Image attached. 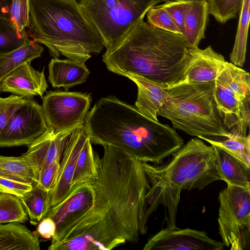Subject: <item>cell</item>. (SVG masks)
<instances>
[{
    "mask_svg": "<svg viewBox=\"0 0 250 250\" xmlns=\"http://www.w3.org/2000/svg\"><path fill=\"white\" fill-rule=\"evenodd\" d=\"M96 155L98 177L90 182L91 206L52 238L49 250H111L135 244L147 230L146 195L150 185L142 162L104 146Z\"/></svg>",
    "mask_w": 250,
    "mask_h": 250,
    "instance_id": "cell-1",
    "label": "cell"
},
{
    "mask_svg": "<svg viewBox=\"0 0 250 250\" xmlns=\"http://www.w3.org/2000/svg\"><path fill=\"white\" fill-rule=\"evenodd\" d=\"M84 125L91 144L112 146L142 162L156 165L162 164L184 142L169 125L148 118L135 106L112 96L95 103Z\"/></svg>",
    "mask_w": 250,
    "mask_h": 250,
    "instance_id": "cell-2",
    "label": "cell"
},
{
    "mask_svg": "<svg viewBox=\"0 0 250 250\" xmlns=\"http://www.w3.org/2000/svg\"><path fill=\"white\" fill-rule=\"evenodd\" d=\"M184 37L139 21L103 55L110 71L140 75L168 87L184 81L189 61Z\"/></svg>",
    "mask_w": 250,
    "mask_h": 250,
    "instance_id": "cell-3",
    "label": "cell"
},
{
    "mask_svg": "<svg viewBox=\"0 0 250 250\" xmlns=\"http://www.w3.org/2000/svg\"><path fill=\"white\" fill-rule=\"evenodd\" d=\"M164 164L142 162L150 185L146 199L148 219L160 205L166 208L167 228L176 229V213L183 190H201L221 180L214 146L193 138L183 145Z\"/></svg>",
    "mask_w": 250,
    "mask_h": 250,
    "instance_id": "cell-4",
    "label": "cell"
},
{
    "mask_svg": "<svg viewBox=\"0 0 250 250\" xmlns=\"http://www.w3.org/2000/svg\"><path fill=\"white\" fill-rule=\"evenodd\" d=\"M27 37L44 45L54 58L85 63L104 42L76 0H29Z\"/></svg>",
    "mask_w": 250,
    "mask_h": 250,
    "instance_id": "cell-5",
    "label": "cell"
},
{
    "mask_svg": "<svg viewBox=\"0 0 250 250\" xmlns=\"http://www.w3.org/2000/svg\"><path fill=\"white\" fill-rule=\"evenodd\" d=\"M215 81L182 82L167 88L166 100L158 116L171 121L174 128L201 139L227 138L214 98Z\"/></svg>",
    "mask_w": 250,
    "mask_h": 250,
    "instance_id": "cell-6",
    "label": "cell"
},
{
    "mask_svg": "<svg viewBox=\"0 0 250 250\" xmlns=\"http://www.w3.org/2000/svg\"><path fill=\"white\" fill-rule=\"evenodd\" d=\"M162 0H79L81 9L111 48L152 7Z\"/></svg>",
    "mask_w": 250,
    "mask_h": 250,
    "instance_id": "cell-7",
    "label": "cell"
},
{
    "mask_svg": "<svg viewBox=\"0 0 250 250\" xmlns=\"http://www.w3.org/2000/svg\"><path fill=\"white\" fill-rule=\"evenodd\" d=\"M214 98L226 128L247 135L250 123V74L226 61L215 80Z\"/></svg>",
    "mask_w": 250,
    "mask_h": 250,
    "instance_id": "cell-8",
    "label": "cell"
},
{
    "mask_svg": "<svg viewBox=\"0 0 250 250\" xmlns=\"http://www.w3.org/2000/svg\"><path fill=\"white\" fill-rule=\"evenodd\" d=\"M217 222L222 243L231 250L249 249L250 188L227 185L220 192Z\"/></svg>",
    "mask_w": 250,
    "mask_h": 250,
    "instance_id": "cell-9",
    "label": "cell"
},
{
    "mask_svg": "<svg viewBox=\"0 0 250 250\" xmlns=\"http://www.w3.org/2000/svg\"><path fill=\"white\" fill-rule=\"evenodd\" d=\"M91 101L90 94L87 93L47 92L42 105L47 126L56 131H63L83 125Z\"/></svg>",
    "mask_w": 250,
    "mask_h": 250,
    "instance_id": "cell-10",
    "label": "cell"
},
{
    "mask_svg": "<svg viewBox=\"0 0 250 250\" xmlns=\"http://www.w3.org/2000/svg\"><path fill=\"white\" fill-rule=\"evenodd\" d=\"M47 128L42 105L27 99L0 133V147L28 146Z\"/></svg>",
    "mask_w": 250,
    "mask_h": 250,
    "instance_id": "cell-11",
    "label": "cell"
},
{
    "mask_svg": "<svg viewBox=\"0 0 250 250\" xmlns=\"http://www.w3.org/2000/svg\"><path fill=\"white\" fill-rule=\"evenodd\" d=\"M224 245L204 231L164 228L150 237L144 250H222Z\"/></svg>",
    "mask_w": 250,
    "mask_h": 250,
    "instance_id": "cell-12",
    "label": "cell"
},
{
    "mask_svg": "<svg viewBox=\"0 0 250 250\" xmlns=\"http://www.w3.org/2000/svg\"><path fill=\"white\" fill-rule=\"evenodd\" d=\"M89 138V132L84 124L75 128L70 134L61 159L57 182L48 192L50 208L61 203L70 194L77 159Z\"/></svg>",
    "mask_w": 250,
    "mask_h": 250,
    "instance_id": "cell-13",
    "label": "cell"
},
{
    "mask_svg": "<svg viewBox=\"0 0 250 250\" xmlns=\"http://www.w3.org/2000/svg\"><path fill=\"white\" fill-rule=\"evenodd\" d=\"M73 129L56 131L48 127L46 131L28 145L21 155L30 167L35 183L40 172L56 161H61L63 151Z\"/></svg>",
    "mask_w": 250,
    "mask_h": 250,
    "instance_id": "cell-14",
    "label": "cell"
},
{
    "mask_svg": "<svg viewBox=\"0 0 250 250\" xmlns=\"http://www.w3.org/2000/svg\"><path fill=\"white\" fill-rule=\"evenodd\" d=\"M47 87L44 69L36 70L28 62L17 67L0 82L1 91L27 99L35 96L42 98Z\"/></svg>",
    "mask_w": 250,
    "mask_h": 250,
    "instance_id": "cell-15",
    "label": "cell"
},
{
    "mask_svg": "<svg viewBox=\"0 0 250 250\" xmlns=\"http://www.w3.org/2000/svg\"><path fill=\"white\" fill-rule=\"evenodd\" d=\"M92 201L90 182L83 183L73 189L61 203L50 208L43 218L49 217L55 222L56 233L88 208Z\"/></svg>",
    "mask_w": 250,
    "mask_h": 250,
    "instance_id": "cell-16",
    "label": "cell"
},
{
    "mask_svg": "<svg viewBox=\"0 0 250 250\" xmlns=\"http://www.w3.org/2000/svg\"><path fill=\"white\" fill-rule=\"evenodd\" d=\"M188 51L189 58L184 82L215 81L226 62L224 57L215 52L210 45L203 49L198 47L189 48Z\"/></svg>",
    "mask_w": 250,
    "mask_h": 250,
    "instance_id": "cell-17",
    "label": "cell"
},
{
    "mask_svg": "<svg viewBox=\"0 0 250 250\" xmlns=\"http://www.w3.org/2000/svg\"><path fill=\"white\" fill-rule=\"evenodd\" d=\"M124 76L132 81L137 86L135 107L148 118L159 121V112L166 100L168 87L135 74L127 73Z\"/></svg>",
    "mask_w": 250,
    "mask_h": 250,
    "instance_id": "cell-18",
    "label": "cell"
},
{
    "mask_svg": "<svg viewBox=\"0 0 250 250\" xmlns=\"http://www.w3.org/2000/svg\"><path fill=\"white\" fill-rule=\"evenodd\" d=\"M48 81L53 87H63L66 90L84 83L90 71L85 63L70 59L53 58L48 64Z\"/></svg>",
    "mask_w": 250,
    "mask_h": 250,
    "instance_id": "cell-19",
    "label": "cell"
},
{
    "mask_svg": "<svg viewBox=\"0 0 250 250\" xmlns=\"http://www.w3.org/2000/svg\"><path fill=\"white\" fill-rule=\"evenodd\" d=\"M185 21L184 33L189 48L197 47L205 38V32L208 15L206 0L184 3Z\"/></svg>",
    "mask_w": 250,
    "mask_h": 250,
    "instance_id": "cell-20",
    "label": "cell"
},
{
    "mask_svg": "<svg viewBox=\"0 0 250 250\" xmlns=\"http://www.w3.org/2000/svg\"><path fill=\"white\" fill-rule=\"evenodd\" d=\"M213 146L220 179L227 185L250 188V167L225 150Z\"/></svg>",
    "mask_w": 250,
    "mask_h": 250,
    "instance_id": "cell-21",
    "label": "cell"
},
{
    "mask_svg": "<svg viewBox=\"0 0 250 250\" xmlns=\"http://www.w3.org/2000/svg\"><path fill=\"white\" fill-rule=\"evenodd\" d=\"M39 236L18 222L0 224V250H40Z\"/></svg>",
    "mask_w": 250,
    "mask_h": 250,
    "instance_id": "cell-22",
    "label": "cell"
},
{
    "mask_svg": "<svg viewBox=\"0 0 250 250\" xmlns=\"http://www.w3.org/2000/svg\"><path fill=\"white\" fill-rule=\"evenodd\" d=\"M43 51L39 43L30 40L21 47L0 56V82L17 67L41 57Z\"/></svg>",
    "mask_w": 250,
    "mask_h": 250,
    "instance_id": "cell-23",
    "label": "cell"
},
{
    "mask_svg": "<svg viewBox=\"0 0 250 250\" xmlns=\"http://www.w3.org/2000/svg\"><path fill=\"white\" fill-rule=\"evenodd\" d=\"M97 177L96 157L89 138L84 145L77 159L71 184V191L83 183L94 181Z\"/></svg>",
    "mask_w": 250,
    "mask_h": 250,
    "instance_id": "cell-24",
    "label": "cell"
},
{
    "mask_svg": "<svg viewBox=\"0 0 250 250\" xmlns=\"http://www.w3.org/2000/svg\"><path fill=\"white\" fill-rule=\"evenodd\" d=\"M250 0H243L234 44L230 54L231 63L242 67L245 62L248 28L250 21Z\"/></svg>",
    "mask_w": 250,
    "mask_h": 250,
    "instance_id": "cell-25",
    "label": "cell"
},
{
    "mask_svg": "<svg viewBox=\"0 0 250 250\" xmlns=\"http://www.w3.org/2000/svg\"><path fill=\"white\" fill-rule=\"evenodd\" d=\"M30 218V223L37 225L44 217L49 209L48 192L33 185L31 190L20 198Z\"/></svg>",
    "mask_w": 250,
    "mask_h": 250,
    "instance_id": "cell-26",
    "label": "cell"
},
{
    "mask_svg": "<svg viewBox=\"0 0 250 250\" xmlns=\"http://www.w3.org/2000/svg\"><path fill=\"white\" fill-rule=\"evenodd\" d=\"M229 132V135L227 138L217 140H203L225 150L250 167V135H240L235 129Z\"/></svg>",
    "mask_w": 250,
    "mask_h": 250,
    "instance_id": "cell-27",
    "label": "cell"
},
{
    "mask_svg": "<svg viewBox=\"0 0 250 250\" xmlns=\"http://www.w3.org/2000/svg\"><path fill=\"white\" fill-rule=\"evenodd\" d=\"M0 176L23 183L35 184L33 171L25 158L0 155Z\"/></svg>",
    "mask_w": 250,
    "mask_h": 250,
    "instance_id": "cell-28",
    "label": "cell"
},
{
    "mask_svg": "<svg viewBox=\"0 0 250 250\" xmlns=\"http://www.w3.org/2000/svg\"><path fill=\"white\" fill-rule=\"evenodd\" d=\"M28 220V215L19 197L0 192V224L24 223Z\"/></svg>",
    "mask_w": 250,
    "mask_h": 250,
    "instance_id": "cell-29",
    "label": "cell"
},
{
    "mask_svg": "<svg viewBox=\"0 0 250 250\" xmlns=\"http://www.w3.org/2000/svg\"><path fill=\"white\" fill-rule=\"evenodd\" d=\"M29 41L26 32H18L10 21L0 18V56L17 49Z\"/></svg>",
    "mask_w": 250,
    "mask_h": 250,
    "instance_id": "cell-30",
    "label": "cell"
},
{
    "mask_svg": "<svg viewBox=\"0 0 250 250\" xmlns=\"http://www.w3.org/2000/svg\"><path fill=\"white\" fill-rule=\"evenodd\" d=\"M208 14L219 22L225 23L240 12L243 0H206Z\"/></svg>",
    "mask_w": 250,
    "mask_h": 250,
    "instance_id": "cell-31",
    "label": "cell"
},
{
    "mask_svg": "<svg viewBox=\"0 0 250 250\" xmlns=\"http://www.w3.org/2000/svg\"><path fill=\"white\" fill-rule=\"evenodd\" d=\"M147 23L166 31L181 34L168 12L162 5L154 6L146 13Z\"/></svg>",
    "mask_w": 250,
    "mask_h": 250,
    "instance_id": "cell-32",
    "label": "cell"
},
{
    "mask_svg": "<svg viewBox=\"0 0 250 250\" xmlns=\"http://www.w3.org/2000/svg\"><path fill=\"white\" fill-rule=\"evenodd\" d=\"M27 98L16 95L0 97V133Z\"/></svg>",
    "mask_w": 250,
    "mask_h": 250,
    "instance_id": "cell-33",
    "label": "cell"
},
{
    "mask_svg": "<svg viewBox=\"0 0 250 250\" xmlns=\"http://www.w3.org/2000/svg\"><path fill=\"white\" fill-rule=\"evenodd\" d=\"M29 0H13L10 21L19 33L26 32L29 24Z\"/></svg>",
    "mask_w": 250,
    "mask_h": 250,
    "instance_id": "cell-34",
    "label": "cell"
},
{
    "mask_svg": "<svg viewBox=\"0 0 250 250\" xmlns=\"http://www.w3.org/2000/svg\"><path fill=\"white\" fill-rule=\"evenodd\" d=\"M60 161H56L42 170L39 173L36 184L47 191L55 186L59 175Z\"/></svg>",
    "mask_w": 250,
    "mask_h": 250,
    "instance_id": "cell-35",
    "label": "cell"
},
{
    "mask_svg": "<svg viewBox=\"0 0 250 250\" xmlns=\"http://www.w3.org/2000/svg\"><path fill=\"white\" fill-rule=\"evenodd\" d=\"M33 185L0 176V192L12 194L21 198L32 189Z\"/></svg>",
    "mask_w": 250,
    "mask_h": 250,
    "instance_id": "cell-36",
    "label": "cell"
},
{
    "mask_svg": "<svg viewBox=\"0 0 250 250\" xmlns=\"http://www.w3.org/2000/svg\"><path fill=\"white\" fill-rule=\"evenodd\" d=\"M184 2H166L162 5L170 15L181 35L184 33L185 14Z\"/></svg>",
    "mask_w": 250,
    "mask_h": 250,
    "instance_id": "cell-37",
    "label": "cell"
},
{
    "mask_svg": "<svg viewBox=\"0 0 250 250\" xmlns=\"http://www.w3.org/2000/svg\"><path fill=\"white\" fill-rule=\"evenodd\" d=\"M56 231L55 222L49 217L42 218L38 223L36 233L45 240H49L53 237Z\"/></svg>",
    "mask_w": 250,
    "mask_h": 250,
    "instance_id": "cell-38",
    "label": "cell"
},
{
    "mask_svg": "<svg viewBox=\"0 0 250 250\" xmlns=\"http://www.w3.org/2000/svg\"><path fill=\"white\" fill-rule=\"evenodd\" d=\"M13 0H0V18L10 21Z\"/></svg>",
    "mask_w": 250,
    "mask_h": 250,
    "instance_id": "cell-39",
    "label": "cell"
},
{
    "mask_svg": "<svg viewBox=\"0 0 250 250\" xmlns=\"http://www.w3.org/2000/svg\"><path fill=\"white\" fill-rule=\"evenodd\" d=\"M163 1H165L166 2H193V1H201L203 0H162Z\"/></svg>",
    "mask_w": 250,
    "mask_h": 250,
    "instance_id": "cell-40",
    "label": "cell"
},
{
    "mask_svg": "<svg viewBox=\"0 0 250 250\" xmlns=\"http://www.w3.org/2000/svg\"><path fill=\"white\" fill-rule=\"evenodd\" d=\"M0 92H1V91H0Z\"/></svg>",
    "mask_w": 250,
    "mask_h": 250,
    "instance_id": "cell-41",
    "label": "cell"
}]
</instances>
